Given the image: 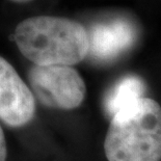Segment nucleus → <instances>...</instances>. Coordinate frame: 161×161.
<instances>
[{"label":"nucleus","mask_w":161,"mask_h":161,"mask_svg":"<svg viewBox=\"0 0 161 161\" xmlns=\"http://www.w3.org/2000/svg\"><path fill=\"white\" fill-rule=\"evenodd\" d=\"M28 81L35 97L50 108L70 110L80 106L85 98L83 79L69 66H33Z\"/></svg>","instance_id":"3"},{"label":"nucleus","mask_w":161,"mask_h":161,"mask_svg":"<svg viewBox=\"0 0 161 161\" xmlns=\"http://www.w3.org/2000/svg\"><path fill=\"white\" fill-rule=\"evenodd\" d=\"M13 2H16V3H25V2H28L30 0H11Z\"/></svg>","instance_id":"8"},{"label":"nucleus","mask_w":161,"mask_h":161,"mask_svg":"<svg viewBox=\"0 0 161 161\" xmlns=\"http://www.w3.org/2000/svg\"><path fill=\"white\" fill-rule=\"evenodd\" d=\"M36 114V99L11 64L0 56V119L11 127H22Z\"/></svg>","instance_id":"4"},{"label":"nucleus","mask_w":161,"mask_h":161,"mask_svg":"<svg viewBox=\"0 0 161 161\" xmlns=\"http://www.w3.org/2000/svg\"><path fill=\"white\" fill-rule=\"evenodd\" d=\"M8 156V147H6V140L4 136V132L2 127L0 126V161H5Z\"/></svg>","instance_id":"7"},{"label":"nucleus","mask_w":161,"mask_h":161,"mask_svg":"<svg viewBox=\"0 0 161 161\" xmlns=\"http://www.w3.org/2000/svg\"><path fill=\"white\" fill-rule=\"evenodd\" d=\"M15 42L24 56L35 66H74L88 55L86 29L74 20L37 16L20 22Z\"/></svg>","instance_id":"1"},{"label":"nucleus","mask_w":161,"mask_h":161,"mask_svg":"<svg viewBox=\"0 0 161 161\" xmlns=\"http://www.w3.org/2000/svg\"><path fill=\"white\" fill-rule=\"evenodd\" d=\"M108 161H161V107L143 97L111 119L104 140Z\"/></svg>","instance_id":"2"},{"label":"nucleus","mask_w":161,"mask_h":161,"mask_svg":"<svg viewBox=\"0 0 161 161\" xmlns=\"http://www.w3.org/2000/svg\"><path fill=\"white\" fill-rule=\"evenodd\" d=\"M146 84L138 76L129 75L119 80L104 98L105 111L111 119L127 106L145 97Z\"/></svg>","instance_id":"6"},{"label":"nucleus","mask_w":161,"mask_h":161,"mask_svg":"<svg viewBox=\"0 0 161 161\" xmlns=\"http://www.w3.org/2000/svg\"><path fill=\"white\" fill-rule=\"evenodd\" d=\"M88 54L97 60H110L133 45L136 37L134 26L125 19L95 24L88 32Z\"/></svg>","instance_id":"5"}]
</instances>
